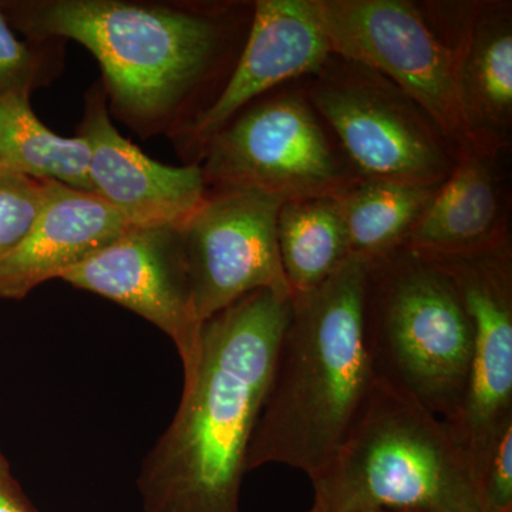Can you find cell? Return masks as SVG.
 <instances>
[{"label":"cell","instance_id":"8","mask_svg":"<svg viewBox=\"0 0 512 512\" xmlns=\"http://www.w3.org/2000/svg\"><path fill=\"white\" fill-rule=\"evenodd\" d=\"M333 53L376 70L434 121L460 156L477 151L458 97L456 62L407 0H313Z\"/></svg>","mask_w":512,"mask_h":512},{"label":"cell","instance_id":"15","mask_svg":"<svg viewBox=\"0 0 512 512\" xmlns=\"http://www.w3.org/2000/svg\"><path fill=\"white\" fill-rule=\"evenodd\" d=\"M131 225L96 192L57 181L18 247L0 258V298L23 299L113 244Z\"/></svg>","mask_w":512,"mask_h":512},{"label":"cell","instance_id":"7","mask_svg":"<svg viewBox=\"0 0 512 512\" xmlns=\"http://www.w3.org/2000/svg\"><path fill=\"white\" fill-rule=\"evenodd\" d=\"M305 89L363 177L440 185L456 167L460 154L440 128L376 70L333 53Z\"/></svg>","mask_w":512,"mask_h":512},{"label":"cell","instance_id":"18","mask_svg":"<svg viewBox=\"0 0 512 512\" xmlns=\"http://www.w3.org/2000/svg\"><path fill=\"white\" fill-rule=\"evenodd\" d=\"M28 92L0 96V168L93 191L86 138L60 137L33 113Z\"/></svg>","mask_w":512,"mask_h":512},{"label":"cell","instance_id":"11","mask_svg":"<svg viewBox=\"0 0 512 512\" xmlns=\"http://www.w3.org/2000/svg\"><path fill=\"white\" fill-rule=\"evenodd\" d=\"M63 282L110 299L163 330L181 357L184 380L197 367L202 325L192 305L181 229L128 228Z\"/></svg>","mask_w":512,"mask_h":512},{"label":"cell","instance_id":"24","mask_svg":"<svg viewBox=\"0 0 512 512\" xmlns=\"http://www.w3.org/2000/svg\"><path fill=\"white\" fill-rule=\"evenodd\" d=\"M308 512H323L322 510H320V508L318 507V505H315V504H312V507L309 508V511Z\"/></svg>","mask_w":512,"mask_h":512},{"label":"cell","instance_id":"23","mask_svg":"<svg viewBox=\"0 0 512 512\" xmlns=\"http://www.w3.org/2000/svg\"><path fill=\"white\" fill-rule=\"evenodd\" d=\"M0 512H37L12 476L9 461L0 451Z\"/></svg>","mask_w":512,"mask_h":512},{"label":"cell","instance_id":"26","mask_svg":"<svg viewBox=\"0 0 512 512\" xmlns=\"http://www.w3.org/2000/svg\"><path fill=\"white\" fill-rule=\"evenodd\" d=\"M512 512V511H511Z\"/></svg>","mask_w":512,"mask_h":512},{"label":"cell","instance_id":"14","mask_svg":"<svg viewBox=\"0 0 512 512\" xmlns=\"http://www.w3.org/2000/svg\"><path fill=\"white\" fill-rule=\"evenodd\" d=\"M429 6L444 20L441 29L430 25L453 52L458 97L474 146L481 153L500 156L511 144V3Z\"/></svg>","mask_w":512,"mask_h":512},{"label":"cell","instance_id":"16","mask_svg":"<svg viewBox=\"0 0 512 512\" xmlns=\"http://www.w3.org/2000/svg\"><path fill=\"white\" fill-rule=\"evenodd\" d=\"M498 156L458 157L404 247L423 258L476 254L511 241Z\"/></svg>","mask_w":512,"mask_h":512},{"label":"cell","instance_id":"12","mask_svg":"<svg viewBox=\"0 0 512 512\" xmlns=\"http://www.w3.org/2000/svg\"><path fill=\"white\" fill-rule=\"evenodd\" d=\"M332 55L313 0H259L237 67L220 96L185 128V143L202 151L256 97L313 76Z\"/></svg>","mask_w":512,"mask_h":512},{"label":"cell","instance_id":"19","mask_svg":"<svg viewBox=\"0 0 512 512\" xmlns=\"http://www.w3.org/2000/svg\"><path fill=\"white\" fill-rule=\"evenodd\" d=\"M276 237L292 296L318 288L350 259L348 232L335 197L284 202Z\"/></svg>","mask_w":512,"mask_h":512},{"label":"cell","instance_id":"20","mask_svg":"<svg viewBox=\"0 0 512 512\" xmlns=\"http://www.w3.org/2000/svg\"><path fill=\"white\" fill-rule=\"evenodd\" d=\"M52 180L0 168V258L18 247L49 197Z\"/></svg>","mask_w":512,"mask_h":512},{"label":"cell","instance_id":"3","mask_svg":"<svg viewBox=\"0 0 512 512\" xmlns=\"http://www.w3.org/2000/svg\"><path fill=\"white\" fill-rule=\"evenodd\" d=\"M10 26L32 40L72 39L90 50L113 109L140 130L174 119L225 45L220 19L119 0L0 2Z\"/></svg>","mask_w":512,"mask_h":512},{"label":"cell","instance_id":"21","mask_svg":"<svg viewBox=\"0 0 512 512\" xmlns=\"http://www.w3.org/2000/svg\"><path fill=\"white\" fill-rule=\"evenodd\" d=\"M40 59L35 50L20 42L0 10V96L32 92L40 76Z\"/></svg>","mask_w":512,"mask_h":512},{"label":"cell","instance_id":"17","mask_svg":"<svg viewBox=\"0 0 512 512\" xmlns=\"http://www.w3.org/2000/svg\"><path fill=\"white\" fill-rule=\"evenodd\" d=\"M439 185L359 177L335 195L348 232L350 258L379 261L399 251Z\"/></svg>","mask_w":512,"mask_h":512},{"label":"cell","instance_id":"2","mask_svg":"<svg viewBox=\"0 0 512 512\" xmlns=\"http://www.w3.org/2000/svg\"><path fill=\"white\" fill-rule=\"evenodd\" d=\"M365 296L366 264L352 258L318 288L292 296L248 473L282 464L312 480L338 453L377 380Z\"/></svg>","mask_w":512,"mask_h":512},{"label":"cell","instance_id":"22","mask_svg":"<svg viewBox=\"0 0 512 512\" xmlns=\"http://www.w3.org/2000/svg\"><path fill=\"white\" fill-rule=\"evenodd\" d=\"M481 512L512 511V424L500 434L480 478Z\"/></svg>","mask_w":512,"mask_h":512},{"label":"cell","instance_id":"25","mask_svg":"<svg viewBox=\"0 0 512 512\" xmlns=\"http://www.w3.org/2000/svg\"><path fill=\"white\" fill-rule=\"evenodd\" d=\"M404 512H414V511H404Z\"/></svg>","mask_w":512,"mask_h":512},{"label":"cell","instance_id":"4","mask_svg":"<svg viewBox=\"0 0 512 512\" xmlns=\"http://www.w3.org/2000/svg\"><path fill=\"white\" fill-rule=\"evenodd\" d=\"M311 481L323 512H481L476 473L446 423L382 379Z\"/></svg>","mask_w":512,"mask_h":512},{"label":"cell","instance_id":"9","mask_svg":"<svg viewBox=\"0 0 512 512\" xmlns=\"http://www.w3.org/2000/svg\"><path fill=\"white\" fill-rule=\"evenodd\" d=\"M453 282L473 329L463 403L444 421L478 484L495 441L512 424L511 241L476 254L426 258Z\"/></svg>","mask_w":512,"mask_h":512},{"label":"cell","instance_id":"5","mask_svg":"<svg viewBox=\"0 0 512 512\" xmlns=\"http://www.w3.org/2000/svg\"><path fill=\"white\" fill-rule=\"evenodd\" d=\"M365 323L377 379L453 420L467 390L473 329L450 278L407 247L366 264Z\"/></svg>","mask_w":512,"mask_h":512},{"label":"cell","instance_id":"13","mask_svg":"<svg viewBox=\"0 0 512 512\" xmlns=\"http://www.w3.org/2000/svg\"><path fill=\"white\" fill-rule=\"evenodd\" d=\"M106 99L103 90L94 87L79 133L90 147L93 191L131 227L184 228L207 200L202 168L151 160L113 126Z\"/></svg>","mask_w":512,"mask_h":512},{"label":"cell","instance_id":"1","mask_svg":"<svg viewBox=\"0 0 512 512\" xmlns=\"http://www.w3.org/2000/svg\"><path fill=\"white\" fill-rule=\"evenodd\" d=\"M291 308L292 298L259 289L202 323L180 407L141 464L144 512H241L248 451Z\"/></svg>","mask_w":512,"mask_h":512},{"label":"cell","instance_id":"6","mask_svg":"<svg viewBox=\"0 0 512 512\" xmlns=\"http://www.w3.org/2000/svg\"><path fill=\"white\" fill-rule=\"evenodd\" d=\"M202 153L207 187L261 192L281 202L335 197L360 175L305 87H288L239 113Z\"/></svg>","mask_w":512,"mask_h":512},{"label":"cell","instance_id":"10","mask_svg":"<svg viewBox=\"0 0 512 512\" xmlns=\"http://www.w3.org/2000/svg\"><path fill=\"white\" fill-rule=\"evenodd\" d=\"M282 204L261 192L214 190L181 228L201 325L259 289L292 298L276 237Z\"/></svg>","mask_w":512,"mask_h":512}]
</instances>
